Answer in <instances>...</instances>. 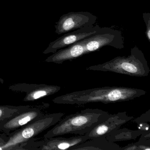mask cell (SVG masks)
<instances>
[{
    "label": "cell",
    "instance_id": "3",
    "mask_svg": "<svg viewBox=\"0 0 150 150\" xmlns=\"http://www.w3.org/2000/svg\"><path fill=\"white\" fill-rule=\"evenodd\" d=\"M87 71L111 72L133 77L148 76L150 69L144 53L137 46L127 57H117L103 64L91 66Z\"/></svg>",
    "mask_w": 150,
    "mask_h": 150
},
{
    "label": "cell",
    "instance_id": "13",
    "mask_svg": "<svg viewBox=\"0 0 150 150\" xmlns=\"http://www.w3.org/2000/svg\"><path fill=\"white\" fill-rule=\"evenodd\" d=\"M69 150H122V147L115 142L109 141L106 136L90 139L81 144L72 146Z\"/></svg>",
    "mask_w": 150,
    "mask_h": 150
},
{
    "label": "cell",
    "instance_id": "19",
    "mask_svg": "<svg viewBox=\"0 0 150 150\" xmlns=\"http://www.w3.org/2000/svg\"><path fill=\"white\" fill-rule=\"evenodd\" d=\"M8 137H6V136L0 137V150H3V146L8 140Z\"/></svg>",
    "mask_w": 150,
    "mask_h": 150
},
{
    "label": "cell",
    "instance_id": "8",
    "mask_svg": "<svg viewBox=\"0 0 150 150\" xmlns=\"http://www.w3.org/2000/svg\"><path fill=\"white\" fill-rule=\"evenodd\" d=\"M100 28V27L98 25L95 26L94 25L86 26L66 33L55 41L50 43L43 53L47 54L55 53L59 50L98 34Z\"/></svg>",
    "mask_w": 150,
    "mask_h": 150
},
{
    "label": "cell",
    "instance_id": "16",
    "mask_svg": "<svg viewBox=\"0 0 150 150\" xmlns=\"http://www.w3.org/2000/svg\"><path fill=\"white\" fill-rule=\"evenodd\" d=\"M122 150H150V132L141 134L137 142L122 147Z\"/></svg>",
    "mask_w": 150,
    "mask_h": 150
},
{
    "label": "cell",
    "instance_id": "4",
    "mask_svg": "<svg viewBox=\"0 0 150 150\" xmlns=\"http://www.w3.org/2000/svg\"><path fill=\"white\" fill-rule=\"evenodd\" d=\"M64 115V113L61 112L44 115L33 122L15 131L8 135L3 150H18L22 145L57 123Z\"/></svg>",
    "mask_w": 150,
    "mask_h": 150
},
{
    "label": "cell",
    "instance_id": "6",
    "mask_svg": "<svg viewBox=\"0 0 150 150\" xmlns=\"http://www.w3.org/2000/svg\"><path fill=\"white\" fill-rule=\"evenodd\" d=\"M90 139L86 134L69 138L58 137L44 139L40 141H35L32 139L20 146L19 150H68L72 146L81 144Z\"/></svg>",
    "mask_w": 150,
    "mask_h": 150
},
{
    "label": "cell",
    "instance_id": "14",
    "mask_svg": "<svg viewBox=\"0 0 150 150\" xmlns=\"http://www.w3.org/2000/svg\"><path fill=\"white\" fill-rule=\"evenodd\" d=\"M148 131H145L140 129L134 130L125 128H119L105 136L109 141L113 142H119L135 139L141 134Z\"/></svg>",
    "mask_w": 150,
    "mask_h": 150
},
{
    "label": "cell",
    "instance_id": "9",
    "mask_svg": "<svg viewBox=\"0 0 150 150\" xmlns=\"http://www.w3.org/2000/svg\"><path fill=\"white\" fill-rule=\"evenodd\" d=\"M39 107L31 106L24 111L1 122L0 131L8 136L15 131L39 119L44 115L42 111L43 108Z\"/></svg>",
    "mask_w": 150,
    "mask_h": 150
},
{
    "label": "cell",
    "instance_id": "15",
    "mask_svg": "<svg viewBox=\"0 0 150 150\" xmlns=\"http://www.w3.org/2000/svg\"><path fill=\"white\" fill-rule=\"evenodd\" d=\"M31 106V105L18 106L0 105V122L24 111Z\"/></svg>",
    "mask_w": 150,
    "mask_h": 150
},
{
    "label": "cell",
    "instance_id": "1",
    "mask_svg": "<svg viewBox=\"0 0 150 150\" xmlns=\"http://www.w3.org/2000/svg\"><path fill=\"white\" fill-rule=\"evenodd\" d=\"M143 89L124 86H105L75 91L54 98L52 101L59 104L84 105L101 102L107 104L129 101L145 95Z\"/></svg>",
    "mask_w": 150,
    "mask_h": 150
},
{
    "label": "cell",
    "instance_id": "11",
    "mask_svg": "<svg viewBox=\"0 0 150 150\" xmlns=\"http://www.w3.org/2000/svg\"><path fill=\"white\" fill-rule=\"evenodd\" d=\"M133 118V116H130L127 115L126 111L118 112L113 115L110 114L107 120L96 126L86 135L90 139L96 137L107 135L119 129L122 125Z\"/></svg>",
    "mask_w": 150,
    "mask_h": 150
},
{
    "label": "cell",
    "instance_id": "2",
    "mask_svg": "<svg viewBox=\"0 0 150 150\" xmlns=\"http://www.w3.org/2000/svg\"><path fill=\"white\" fill-rule=\"evenodd\" d=\"M110 114L98 108H87L61 119L44 136L49 138L66 134L84 135L107 120Z\"/></svg>",
    "mask_w": 150,
    "mask_h": 150
},
{
    "label": "cell",
    "instance_id": "12",
    "mask_svg": "<svg viewBox=\"0 0 150 150\" xmlns=\"http://www.w3.org/2000/svg\"><path fill=\"white\" fill-rule=\"evenodd\" d=\"M85 55L84 40L79 41L67 47L59 50L48 57L45 60L48 63L62 64L67 61L76 59Z\"/></svg>",
    "mask_w": 150,
    "mask_h": 150
},
{
    "label": "cell",
    "instance_id": "10",
    "mask_svg": "<svg viewBox=\"0 0 150 150\" xmlns=\"http://www.w3.org/2000/svg\"><path fill=\"white\" fill-rule=\"evenodd\" d=\"M9 89L14 92L25 93L26 95L23 101L31 102L54 94L61 89V87L45 84L18 83L10 86Z\"/></svg>",
    "mask_w": 150,
    "mask_h": 150
},
{
    "label": "cell",
    "instance_id": "18",
    "mask_svg": "<svg viewBox=\"0 0 150 150\" xmlns=\"http://www.w3.org/2000/svg\"><path fill=\"white\" fill-rule=\"evenodd\" d=\"M150 110H149L144 114L141 115L139 117L137 118L135 120L136 122L138 124L141 123H146V122H150Z\"/></svg>",
    "mask_w": 150,
    "mask_h": 150
},
{
    "label": "cell",
    "instance_id": "7",
    "mask_svg": "<svg viewBox=\"0 0 150 150\" xmlns=\"http://www.w3.org/2000/svg\"><path fill=\"white\" fill-rule=\"evenodd\" d=\"M97 18L88 12H71L63 15L56 23L55 32L59 35L94 25Z\"/></svg>",
    "mask_w": 150,
    "mask_h": 150
},
{
    "label": "cell",
    "instance_id": "5",
    "mask_svg": "<svg viewBox=\"0 0 150 150\" xmlns=\"http://www.w3.org/2000/svg\"><path fill=\"white\" fill-rule=\"evenodd\" d=\"M85 55L99 50L104 46L118 50L124 48V41L121 31L110 28H100L98 34L83 39Z\"/></svg>",
    "mask_w": 150,
    "mask_h": 150
},
{
    "label": "cell",
    "instance_id": "17",
    "mask_svg": "<svg viewBox=\"0 0 150 150\" xmlns=\"http://www.w3.org/2000/svg\"><path fill=\"white\" fill-rule=\"evenodd\" d=\"M143 19L146 26V36L148 41L150 42V13H143Z\"/></svg>",
    "mask_w": 150,
    "mask_h": 150
}]
</instances>
